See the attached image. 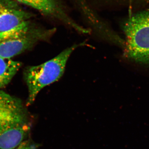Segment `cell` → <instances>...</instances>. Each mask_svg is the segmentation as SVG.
Wrapping results in <instances>:
<instances>
[{
    "instance_id": "obj_1",
    "label": "cell",
    "mask_w": 149,
    "mask_h": 149,
    "mask_svg": "<svg viewBox=\"0 0 149 149\" xmlns=\"http://www.w3.org/2000/svg\"><path fill=\"white\" fill-rule=\"evenodd\" d=\"M31 123L20 99L0 90V149H14L25 141Z\"/></svg>"
},
{
    "instance_id": "obj_2",
    "label": "cell",
    "mask_w": 149,
    "mask_h": 149,
    "mask_svg": "<svg viewBox=\"0 0 149 149\" xmlns=\"http://www.w3.org/2000/svg\"><path fill=\"white\" fill-rule=\"evenodd\" d=\"M85 44L84 42L75 44L42 64L26 68L24 72V79L28 91L26 106H29L34 102L43 88L54 83L62 77L67 62L72 52Z\"/></svg>"
},
{
    "instance_id": "obj_3",
    "label": "cell",
    "mask_w": 149,
    "mask_h": 149,
    "mask_svg": "<svg viewBox=\"0 0 149 149\" xmlns=\"http://www.w3.org/2000/svg\"><path fill=\"white\" fill-rule=\"evenodd\" d=\"M121 26L128 56L149 64V7L129 13L123 19Z\"/></svg>"
},
{
    "instance_id": "obj_4",
    "label": "cell",
    "mask_w": 149,
    "mask_h": 149,
    "mask_svg": "<svg viewBox=\"0 0 149 149\" xmlns=\"http://www.w3.org/2000/svg\"><path fill=\"white\" fill-rule=\"evenodd\" d=\"M28 22L0 34V56L11 58L32 49L40 42H47L55 32Z\"/></svg>"
},
{
    "instance_id": "obj_5",
    "label": "cell",
    "mask_w": 149,
    "mask_h": 149,
    "mask_svg": "<svg viewBox=\"0 0 149 149\" xmlns=\"http://www.w3.org/2000/svg\"><path fill=\"white\" fill-rule=\"evenodd\" d=\"M17 3L35 9L43 15L56 19L83 34H88V28L79 25L68 13L59 0H15Z\"/></svg>"
},
{
    "instance_id": "obj_6",
    "label": "cell",
    "mask_w": 149,
    "mask_h": 149,
    "mask_svg": "<svg viewBox=\"0 0 149 149\" xmlns=\"http://www.w3.org/2000/svg\"><path fill=\"white\" fill-rule=\"evenodd\" d=\"M32 17L15 0H0V34L31 21Z\"/></svg>"
},
{
    "instance_id": "obj_7",
    "label": "cell",
    "mask_w": 149,
    "mask_h": 149,
    "mask_svg": "<svg viewBox=\"0 0 149 149\" xmlns=\"http://www.w3.org/2000/svg\"><path fill=\"white\" fill-rule=\"evenodd\" d=\"M22 65L20 62L0 56V89L10 83Z\"/></svg>"
},
{
    "instance_id": "obj_8",
    "label": "cell",
    "mask_w": 149,
    "mask_h": 149,
    "mask_svg": "<svg viewBox=\"0 0 149 149\" xmlns=\"http://www.w3.org/2000/svg\"><path fill=\"white\" fill-rule=\"evenodd\" d=\"M39 146V144L35 143L30 140H25L14 149H37Z\"/></svg>"
}]
</instances>
